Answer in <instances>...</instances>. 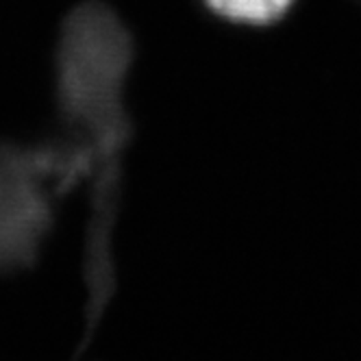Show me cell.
Masks as SVG:
<instances>
[{
	"mask_svg": "<svg viewBox=\"0 0 361 361\" xmlns=\"http://www.w3.org/2000/svg\"><path fill=\"white\" fill-rule=\"evenodd\" d=\"M204 9L222 22L246 29H268L286 18L296 0H202Z\"/></svg>",
	"mask_w": 361,
	"mask_h": 361,
	"instance_id": "cell-1",
	"label": "cell"
}]
</instances>
